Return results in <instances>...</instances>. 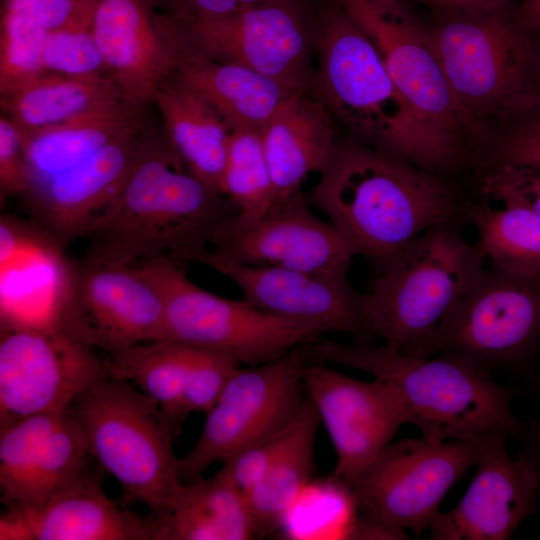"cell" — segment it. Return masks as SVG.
<instances>
[{
  "instance_id": "36",
  "label": "cell",
  "mask_w": 540,
  "mask_h": 540,
  "mask_svg": "<svg viewBox=\"0 0 540 540\" xmlns=\"http://www.w3.org/2000/svg\"><path fill=\"white\" fill-rule=\"evenodd\" d=\"M49 32L30 16L4 9L0 35V94L5 97L46 73L43 50Z\"/></svg>"
},
{
  "instance_id": "25",
  "label": "cell",
  "mask_w": 540,
  "mask_h": 540,
  "mask_svg": "<svg viewBox=\"0 0 540 540\" xmlns=\"http://www.w3.org/2000/svg\"><path fill=\"white\" fill-rule=\"evenodd\" d=\"M170 80L203 97L231 130L262 132L278 106L296 94L248 67L206 56L189 39Z\"/></svg>"
},
{
  "instance_id": "43",
  "label": "cell",
  "mask_w": 540,
  "mask_h": 540,
  "mask_svg": "<svg viewBox=\"0 0 540 540\" xmlns=\"http://www.w3.org/2000/svg\"><path fill=\"white\" fill-rule=\"evenodd\" d=\"M29 184L28 164L19 132L4 114L0 117V194L22 196Z\"/></svg>"
},
{
  "instance_id": "26",
  "label": "cell",
  "mask_w": 540,
  "mask_h": 540,
  "mask_svg": "<svg viewBox=\"0 0 540 540\" xmlns=\"http://www.w3.org/2000/svg\"><path fill=\"white\" fill-rule=\"evenodd\" d=\"M141 108L122 99L78 118L20 135L29 171L24 194L72 169L115 139L143 127Z\"/></svg>"
},
{
  "instance_id": "47",
  "label": "cell",
  "mask_w": 540,
  "mask_h": 540,
  "mask_svg": "<svg viewBox=\"0 0 540 540\" xmlns=\"http://www.w3.org/2000/svg\"><path fill=\"white\" fill-rule=\"evenodd\" d=\"M445 15L482 12L503 5V0H431Z\"/></svg>"
},
{
  "instance_id": "30",
  "label": "cell",
  "mask_w": 540,
  "mask_h": 540,
  "mask_svg": "<svg viewBox=\"0 0 540 540\" xmlns=\"http://www.w3.org/2000/svg\"><path fill=\"white\" fill-rule=\"evenodd\" d=\"M321 424L307 397L292 432L262 480L245 495L257 536L284 525L308 487L315 468V444Z\"/></svg>"
},
{
  "instance_id": "29",
  "label": "cell",
  "mask_w": 540,
  "mask_h": 540,
  "mask_svg": "<svg viewBox=\"0 0 540 540\" xmlns=\"http://www.w3.org/2000/svg\"><path fill=\"white\" fill-rule=\"evenodd\" d=\"M122 99L127 98L113 79L46 72L1 97V108L19 134L26 135L106 108Z\"/></svg>"
},
{
  "instance_id": "49",
  "label": "cell",
  "mask_w": 540,
  "mask_h": 540,
  "mask_svg": "<svg viewBox=\"0 0 540 540\" xmlns=\"http://www.w3.org/2000/svg\"><path fill=\"white\" fill-rule=\"evenodd\" d=\"M540 35V33H538Z\"/></svg>"
},
{
  "instance_id": "42",
  "label": "cell",
  "mask_w": 540,
  "mask_h": 540,
  "mask_svg": "<svg viewBox=\"0 0 540 540\" xmlns=\"http://www.w3.org/2000/svg\"><path fill=\"white\" fill-rule=\"evenodd\" d=\"M96 0H6L4 9L24 13L48 32L91 26Z\"/></svg>"
},
{
  "instance_id": "7",
  "label": "cell",
  "mask_w": 540,
  "mask_h": 540,
  "mask_svg": "<svg viewBox=\"0 0 540 540\" xmlns=\"http://www.w3.org/2000/svg\"><path fill=\"white\" fill-rule=\"evenodd\" d=\"M69 410L90 457L119 483L123 498L145 505L151 516L173 505L183 486L172 445L179 430L156 401L108 376L83 391Z\"/></svg>"
},
{
  "instance_id": "40",
  "label": "cell",
  "mask_w": 540,
  "mask_h": 540,
  "mask_svg": "<svg viewBox=\"0 0 540 540\" xmlns=\"http://www.w3.org/2000/svg\"><path fill=\"white\" fill-rule=\"evenodd\" d=\"M296 417L283 428L255 442L221 463L222 467L220 469L244 496L267 473L275 457L288 440Z\"/></svg>"
},
{
  "instance_id": "2",
  "label": "cell",
  "mask_w": 540,
  "mask_h": 540,
  "mask_svg": "<svg viewBox=\"0 0 540 540\" xmlns=\"http://www.w3.org/2000/svg\"><path fill=\"white\" fill-rule=\"evenodd\" d=\"M305 193L355 256L383 267L427 230L465 222L466 206L437 174L352 138L337 141Z\"/></svg>"
},
{
  "instance_id": "39",
  "label": "cell",
  "mask_w": 540,
  "mask_h": 540,
  "mask_svg": "<svg viewBox=\"0 0 540 540\" xmlns=\"http://www.w3.org/2000/svg\"><path fill=\"white\" fill-rule=\"evenodd\" d=\"M484 158L489 168L517 166L540 168V98L517 116L496 139L485 148Z\"/></svg>"
},
{
  "instance_id": "35",
  "label": "cell",
  "mask_w": 540,
  "mask_h": 540,
  "mask_svg": "<svg viewBox=\"0 0 540 540\" xmlns=\"http://www.w3.org/2000/svg\"><path fill=\"white\" fill-rule=\"evenodd\" d=\"M66 411L33 414L0 427L1 499L9 508L16 504L39 453Z\"/></svg>"
},
{
  "instance_id": "3",
  "label": "cell",
  "mask_w": 540,
  "mask_h": 540,
  "mask_svg": "<svg viewBox=\"0 0 540 540\" xmlns=\"http://www.w3.org/2000/svg\"><path fill=\"white\" fill-rule=\"evenodd\" d=\"M314 48L309 93L352 139L437 175L461 164L402 96L373 41L337 0L321 2Z\"/></svg>"
},
{
  "instance_id": "18",
  "label": "cell",
  "mask_w": 540,
  "mask_h": 540,
  "mask_svg": "<svg viewBox=\"0 0 540 540\" xmlns=\"http://www.w3.org/2000/svg\"><path fill=\"white\" fill-rule=\"evenodd\" d=\"M153 0H96L91 30L123 95L143 106L172 77L188 37Z\"/></svg>"
},
{
  "instance_id": "6",
  "label": "cell",
  "mask_w": 540,
  "mask_h": 540,
  "mask_svg": "<svg viewBox=\"0 0 540 540\" xmlns=\"http://www.w3.org/2000/svg\"><path fill=\"white\" fill-rule=\"evenodd\" d=\"M429 31L453 94L485 136L487 121L502 131L540 98V35L503 5L446 14Z\"/></svg>"
},
{
  "instance_id": "4",
  "label": "cell",
  "mask_w": 540,
  "mask_h": 540,
  "mask_svg": "<svg viewBox=\"0 0 540 540\" xmlns=\"http://www.w3.org/2000/svg\"><path fill=\"white\" fill-rule=\"evenodd\" d=\"M306 352L308 362L356 369L388 384L401 398L408 424L431 441H479L492 433L518 439L526 430L512 410L520 389L446 355L421 358L385 344L321 338Z\"/></svg>"
},
{
  "instance_id": "34",
  "label": "cell",
  "mask_w": 540,
  "mask_h": 540,
  "mask_svg": "<svg viewBox=\"0 0 540 540\" xmlns=\"http://www.w3.org/2000/svg\"><path fill=\"white\" fill-rule=\"evenodd\" d=\"M223 193L237 209L236 218L254 219L276 201L262 132L231 130L223 172Z\"/></svg>"
},
{
  "instance_id": "31",
  "label": "cell",
  "mask_w": 540,
  "mask_h": 540,
  "mask_svg": "<svg viewBox=\"0 0 540 540\" xmlns=\"http://www.w3.org/2000/svg\"><path fill=\"white\" fill-rule=\"evenodd\" d=\"M192 346L163 339L138 343L104 355L110 377L126 380L156 401L180 430L179 407Z\"/></svg>"
},
{
  "instance_id": "20",
  "label": "cell",
  "mask_w": 540,
  "mask_h": 540,
  "mask_svg": "<svg viewBox=\"0 0 540 540\" xmlns=\"http://www.w3.org/2000/svg\"><path fill=\"white\" fill-rule=\"evenodd\" d=\"M201 264L233 281L248 303L281 319L318 329L342 332L353 342H374L364 323L358 295L348 277L327 276L274 266L236 263L211 250Z\"/></svg>"
},
{
  "instance_id": "41",
  "label": "cell",
  "mask_w": 540,
  "mask_h": 540,
  "mask_svg": "<svg viewBox=\"0 0 540 540\" xmlns=\"http://www.w3.org/2000/svg\"><path fill=\"white\" fill-rule=\"evenodd\" d=\"M482 192L503 205L521 207L540 216V168H489L483 180Z\"/></svg>"
},
{
  "instance_id": "15",
  "label": "cell",
  "mask_w": 540,
  "mask_h": 540,
  "mask_svg": "<svg viewBox=\"0 0 540 540\" xmlns=\"http://www.w3.org/2000/svg\"><path fill=\"white\" fill-rule=\"evenodd\" d=\"M235 215L216 230L213 255L241 264L348 277L354 253L336 229L313 212L305 192L276 202L254 219Z\"/></svg>"
},
{
  "instance_id": "16",
  "label": "cell",
  "mask_w": 540,
  "mask_h": 540,
  "mask_svg": "<svg viewBox=\"0 0 540 540\" xmlns=\"http://www.w3.org/2000/svg\"><path fill=\"white\" fill-rule=\"evenodd\" d=\"M303 382L334 447L332 479L338 482L346 483L355 477L408 424L401 398L380 380L364 381L327 363L307 362Z\"/></svg>"
},
{
  "instance_id": "33",
  "label": "cell",
  "mask_w": 540,
  "mask_h": 540,
  "mask_svg": "<svg viewBox=\"0 0 540 540\" xmlns=\"http://www.w3.org/2000/svg\"><path fill=\"white\" fill-rule=\"evenodd\" d=\"M89 452L83 432L68 409L39 453L13 507L34 509L84 475Z\"/></svg>"
},
{
  "instance_id": "38",
  "label": "cell",
  "mask_w": 540,
  "mask_h": 540,
  "mask_svg": "<svg viewBox=\"0 0 540 540\" xmlns=\"http://www.w3.org/2000/svg\"><path fill=\"white\" fill-rule=\"evenodd\" d=\"M192 346L190 365L179 407L183 423L192 412L207 413L241 363L233 356Z\"/></svg>"
},
{
  "instance_id": "24",
  "label": "cell",
  "mask_w": 540,
  "mask_h": 540,
  "mask_svg": "<svg viewBox=\"0 0 540 540\" xmlns=\"http://www.w3.org/2000/svg\"><path fill=\"white\" fill-rule=\"evenodd\" d=\"M276 202L302 191L313 172L320 173L337 143L333 117L309 92L288 96L262 130Z\"/></svg>"
},
{
  "instance_id": "14",
  "label": "cell",
  "mask_w": 540,
  "mask_h": 540,
  "mask_svg": "<svg viewBox=\"0 0 540 540\" xmlns=\"http://www.w3.org/2000/svg\"><path fill=\"white\" fill-rule=\"evenodd\" d=\"M321 2L269 0L225 18L179 23L206 56L248 67L294 93H305L314 72L310 57Z\"/></svg>"
},
{
  "instance_id": "22",
  "label": "cell",
  "mask_w": 540,
  "mask_h": 540,
  "mask_svg": "<svg viewBox=\"0 0 540 540\" xmlns=\"http://www.w3.org/2000/svg\"><path fill=\"white\" fill-rule=\"evenodd\" d=\"M0 539L151 540L153 521L111 500L97 475L86 472L43 506L9 509Z\"/></svg>"
},
{
  "instance_id": "1",
  "label": "cell",
  "mask_w": 540,
  "mask_h": 540,
  "mask_svg": "<svg viewBox=\"0 0 540 540\" xmlns=\"http://www.w3.org/2000/svg\"><path fill=\"white\" fill-rule=\"evenodd\" d=\"M237 209L188 171L166 138L150 136L122 184L89 224L81 263L136 265L156 257L199 263Z\"/></svg>"
},
{
  "instance_id": "17",
  "label": "cell",
  "mask_w": 540,
  "mask_h": 540,
  "mask_svg": "<svg viewBox=\"0 0 540 540\" xmlns=\"http://www.w3.org/2000/svg\"><path fill=\"white\" fill-rule=\"evenodd\" d=\"M58 323L104 355L163 338L165 302L137 265H73Z\"/></svg>"
},
{
  "instance_id": "37",
  "label": "cell",
  "mask_w": 540,
  "mask_h": 540,
  "mask_svg": "<svg viewBox=\"0 0 540 540\" xmlns=\"http://www.w3.org/2000/svg\"><path fill=\"white\" fill-rule=\"evenodd\" d=\"M43 63L47 72L79 78L113 79L91 26L49 32L44 44Z\"/></svg>"
},
{
  "instance_id": "8",
  "label": "cell",
  "mask_w": 540,
  "mask_h": 540,
  "mask_svg": "<svg viewBox=\"0 0 540 540\" xmlns=\"http://www.w3.org/2000/svg\"><path fill=\"white\" fill-rule=\"evenodd\" d=\"M529 376L540 355V274L485 267L442 319L434 355Z\"/></svg>"
},
{
  "instance_id": "45",
  "label": "cell",
  "mask_w": 540,
  "mask_h": 540,
  "mask_svg": "<svg viewBox=\"0 0 540 540\" xmlns=\"http://www.w3.org/2000/svg\"><path fill=\"white\" fill-rule=\"evenodd\" d=\"M528 378L530 391L537 403V416L518 438L520 441L518 456L525 458L536 469L540 477V355Z\"/></svg>"
},
{
  "instance_id": "9",
  "label": "cell",
  "mask_w": 540,
  "mask_h": 540,
  "mask_svg": "<svg viewBox=\"0 0 540 540\" xmlns=\"http://www.w3.org/2000/svg\"><path fill=\"white\" fill-rule=\"evenodd\" d=\"M165 302L163 339L220 351L257 366L311 344L318 329L268 314L244 299L218 296L196 285L182 263L162 256L136 264Z\"/></svg>"
},
{
  "instance_id": "13",
  "label": "cell",
  "mask_w": 540,
  "mask_h": 540,
  "mask_svg": "<svg viewBox=\"0 0 540 540\" xmlns=\"http://www.w3.org/2000/svg\"><path fill=\"white\" fill-rule=\"evenodd\" d=\"M108 376L104 356L60 323L2 324L0 427L33 414L66 411Z\"/></svg>"
},
{
  "instance_id": "10",
  "label": "cell",
  "mask_w": 540,
  "mask_h": 540,
  "mask_svg": "<svg viewBox=\"0 0 540 540\" xmlns=\"http://www.w3.org/2000/svg\"><path fill=\"white\" fill-rule=\"evenodd\" d=\"M379 50L396 87L423 123L464 163L487 142L453 94L430 31L399 0H337Z\"/></svg>"
},
{
  "instance_id": "48",
  "label": "cell",
  "mask_w": 540,
  "mask_h": 540,
  "mask_svg": "<svg viewBox=\"0 0 540 540\" xmlns=\"http://www.w3.org/2000/svg\"><path fill=\"white\" fill-rule=\"evenodd\" d=\"M515 19L524 29L540 33V0H522Z\"/></svg>"
},
{
  "instance_id": "27",
  "label": "cell",
  "mask_w": 540,
  "mask_h": 540,
  "mask_svg": "<svg viewBox=\"0 0 540 540\" xmlns=\"http://www.w3.org/2000/svg\"><path fill=\"white\" fill-rule=\"evenodd\" d=\"M153 540H247L257 536L244 494L220 469L183 483L164 513L151 516Z\"/></svg>"
},
{
  "instance_id": "23",
  "label": "cell",
  "mask_w": 540,
  "mask_h": 540,
  "mask_svg": "<svg viewBox=\"0 0 540 540\" xmlns=\"http://www.w3.org/2000/svg\"><path fill=\"white\" fill-rule=\"evenodd\" d=\"M47 233L15 225L0 259L2 324L50 325L59 321L71 292L73 265Z\"/></svg>"
},
{
  "instance_id": "32",
  "label": "cell",
  "mask_w": 540,
  "mask_h": 540,
  "mask_svg": "<svg viewBox=\"0 0 540 540\" xmlns=\"http://www.w3.org/2000/svg\"><path fill=\"white\" fill-rule=\"evenodd\" d=\"M467 221L478 233L475 242L486 260L504 271L540 274V216L521 207L493 208L468 202Z\"/></svg>"
},
{
  "instance_id": "44",
  "label": "cell",
  "mask_w": 540,
  "mask_h": 540,
  "mask_svg": "<svg viewBox=\"0 0 540 540\" xmlns=\"http://www.w3.org/2000/svg\"><path fill=\"white\" fill-rule=\"evenodd\" d=\"M180 23L215 20L237 14L269 0H153Z\"/></svg>"
},
{
  "instance_id": "5",
  "label": "cell",
  "mask_w": 540,
  "mask_h": 540,
  "mask_svg": "<svg viewBox=\"0 0 540 540\" xmlns=\"http://www.w3.org/2000/svg\"><path fill=\"white\" fill-rule=\"evenodd\" d=\"M462 223L441 224L416 237L381 267L369 292L359 293L373 341L415 357L434 356L442 319L486 267Z\"/></svg>"
},
{
  "instance_id": "12",
  "label": "cell",
  "mask_w": 540,
  "mask_h": 540,
  "mask_svg": "<svg viewBox=\"0 0 540 540\" xmlns=\"http://www.w3.org/2000/svg\"><path fill=\"white\" fill-rule=\"evenodd\" d=\"M479 441L403 438L343 483L360 513L419 537L442 500L479 458Z\"/></svg>"
},
{
  "instance_id": "11",
  "label": "cell",
  "mask_w": 540,
  "mask_h": 540,
  "mask_svg": "<svg viewBox=\"0 0 540 540\" xmlns=\"http://www.w3.org/2000/svg\"><path fill=\"white\" fill-rule=\"evenodd\" d=\"M307 362L303 345L273 361L239 367L206 413L198 439L179 458L181 482L203 478L211 465L223 463L289 424L306 399L303 369Z\"/></svg>"
},
{
  "instance_id": "21",
  "label": "cell",
  "mask_w": 540,
  "mask_h": 540,
  "mask_svg": "<svg viewBox=\"0 0 540 540\" xmlns=\"http://www.w3.org/2000/svg\"><path fill=\"white\" fill-rule=\"evenodd\" d=\"M149 138L143 127L133 130L21 196L37 227L62 248L83 238L93 218L122 184Z\"/></svg>"
},
{
  "instance_id": "28",
  "label": "cell",
  "mask_w": 540,
  "mask_h": 540,
  "mask_svg": "<svg viewBox=\"0 0 540 540\" xmlns=\"http://www.w3.org/2000/svg\"><path fill=\"white\" fill-rule=\"evenodd\" d=\"M165 138L190 173L223 193L231 129L199 94L172 80L156 92Z\"/></svg>"
},
{
  "instance_id": "19",
  "label": "cell",
  "mask_w": 540,
  "mask_h": 540,
  "mask_svg": "<svg viewBox=\"0 0 540 540\" xmlns=\"http://www.w3.org/2000/svg\"><path fill=\"white\" fill-rule=\"evenodd\" d=\"M509 436L479 440L475 474L449 511L439 512L428 530L432 540H506L537 507L540 477L523 457L507 449Z\"/></svg>"
},
{
  "instance_id": "46",
  "label": "cell",
  "mask_w": 540,
  "mask_h": 540,
  "mask_svg": "<svg viewBox=\"0 0 540 540\" xmlns=\"http://www.w3.org/2000/svg\"><path fill=\"white\" fill-rule=\"evenodd\" d=\"M345 539H387V540H402L408 539V536L403 529H399L374 518L360 513L351 526L348 528L344 536Z\"/></svg>"
}]
</instances>
